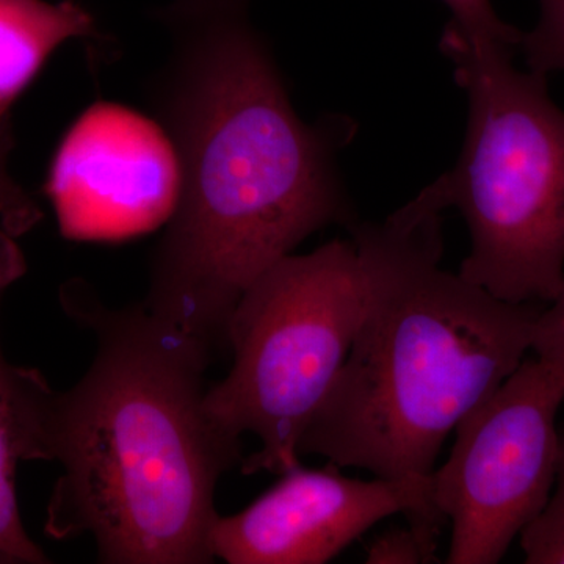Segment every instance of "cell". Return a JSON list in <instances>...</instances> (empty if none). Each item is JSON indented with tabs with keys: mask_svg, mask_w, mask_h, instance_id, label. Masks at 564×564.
Returning a JSON list of instances; mask_svg holds the SVG:
<instances>
[{
	"mask_svg": "<svg viewBox=\"0 0 564 564\" xmlns=\"http://www.w3.org/2000/svg\"><path fill=\"white\" fill-rule=\"evenodd\" d=\"M191 55L173 98L181 193L143 307L214 359L270 267L329 225L358 221L339 173L347 117L300 120L245 0H188Z\"/></svg>",
	"mask_w": 564,
	"mask_h": 564,
	"instance_id": "cell-1",
	"label": "cell"
},
{
	"mask_svg": "<svg viewBox=\"0 0 564 564\" xmlns=\"http://www.w3.org/2000/svg\"><path fill=\"white\" fill-rule=\"evenodd\" d=\"M63 310L90 329L87 373L58 392L52 419V489L44 532L88 534L99 562H214L210 530L223 474L242 466V440L204 410L212 359L163 328L143 304L110 310L85 284L62 291Z\"/></svg>",
	"mask_w": 564,
	"mask_h": 564,
	"instance_id": "cell-2",
	"label": "cell"
},
{
	"mask_svg": "<svg viewBox=\"0 0 564 564\" xmlns=\"http://www.w3.org/2000/svg\"><path fill=\"white\" fill-rule=\"evenodd\" d=\"M361 317L299 444L386 480L429 477L459 421L532 351L541 304L496 299L441 269L443 212L423 193L383 223L355 221Z\"/></svg>",
	"mask_w": 564,
	"mask_h": 564,
	"instance_id": "cell-3",
	"label": "cell"
},
{
	"mask_svg": "<svg viewBox=\"0 0 564 564\" xmlns=\"http://www.w3.org/2000/svg\"><path fill=\"white\" fill-rule=\"evenodd\" d=\"M441 51L469 98L462 154L423 195L462 212L464 280L508 303H551L564 280V111L547 76L513 65L514 47L470 43L447 25Z\"/></svg>",
	"mask_w": 564,
	"mask_h": 564,
	"instance_id": "cell-4",
	"label": "cell"
},
{
	"mask_svg": "<svg viewBox=\"0 0 564 564\" xmlns=\"http://www.w3.org/2000/svg\"><path fill=\"white\" fill-rule=\"evenodd\" d=\"M364 273L355 240L289 254L262 273L234 307V362L204 399L220 432L261 448L242 473L284 474L302 464L299 444L343 369L361 317Z\"/></svg>",
	"mask_w": 564,
	"mask_h": 564,
	"instance_id": "cell-5",
	"label": "cell"
},
{
	"mask_svg": "<svg viewBox=\"0 0 564 564\" xmlns=\"http://www.w3.org/2000/svg\"><path fill=\"white\" fill-rule=\"evenodd\" d=\"M564 384L525 358L464 415L447 462L432 473V496L452 524L445 563L496 564L551 499L558 462L556 415Z\"/></svg>",
	"mask_w": 564,
	"mask_h": 564,
	"instance_id": "cell-6",
	"label": "cell"
},
{
	"mask_svg": "<svg viewBox=\"0 0 564 564\" xmlns=\"http://www.w3.org/2000/svg\"><path fill=\"white\" fill-rule=\"evenodd\" d=\"M399 513L410 524L443 532L447 519L433 502L432 475L366 481L345 477L333 463L322 469L300 464L240 513L218 514L210 552L229 564L328 563L375 524Z\"/></svg>",
	"mask_w": 564,
	"mask_h": 564,
	"instance_id": "cell-7",
	"label": "cell"
},
{
	"mask_svg": "<svg viewBox=\"0 0 564 564\" xmlns=\"http://www.w3.org/2000/svg\"><path fill=\"white\" fill-rule=\"evenodd\" d=\"M47 193L68 239L140 236L176 209L180 155L154 121L118 104H95L66 133Z\"/></svg>",
	"mask_w": 564,
	"mask_h": 564,
	"instance_id": "cell-8",
	"label": "cell"
},
{
	"mask_svg": "<svg viewBox=\"0 0 564 564\" xmlns=\"http://www.w3.org/2000/svg\"><path fill=\"white\" fill-rule=\"evenodd\" d=\"M22 270L20 251L0 232V311L3 293ZM57 393L40 370L11 364L0 340V564L50 563L22 524L14 484L20 463L52 462Z\"/></svg>",
	"mask_w": 564,
	"mask_h": 564,
	"instance_id": "cell-9",
	"label": "cell"
},
{
	"mask_svg": "<svg viewBox=\"0 0 564 564\" xmlns=\"http://www.w3.org/2000/svg\"><path fill=\"white\" fill-rule=\"evenodd\" d=\"M93 32L90 13L77 3L0 0V133L9 131L11 104L52 52Z\"/></svg>",
	"mask_w": 564,
	"mask_h": 564,
	"instance_id": "cell-10",
	"label": "cell"
},
{
	"mask_svg": "<svg viewBox=\"0 0 564 564\" xmlns=\"http://www.w3.org/2000/svg\"><path fill=\"white\" fill-rule=\"evenodd\" d=\"M525 563L564 564V426L560 429L558 462L551 499L521 533Z\"/></svg>",
	"mask_w": 564,
	"mask_h": 564,
	"instance_id": "cell-11",
	"label": "cell"
},
{
	"mask_svg": "<svg viewBox=\"0 0 564 564\" xmlns=\"http://www.w3.org/2000/svg\"><path fill=\"white\" fill-rule=\"evenodd\" d=\"M540 21L522 35L519 50L533 73L549 76L564 70V0H538Z\"/></svg>",
	"mask_w": 564,
	"mask_h": 564,
	"instance_id": "cell-12",
	"label": "cell"
},
{
	"mask_svg": "<svg viewBox=\"0 0 564 564\" xmlns=\"http://www.w3.org/2000/svg\"><path fill=\"white\" fill-rule=\"evenodd\" d=\"M443 532L410 524L381 534L367 551L369 564H430L440 562L437 547Z\"/></svg>",
	"mask_w": 564,
	"mask_h": 564,
	"instance_id": "cell-13",
	"label": "cell"
},
{
	"mask_svg": "<svg viewBox=\"0 0 564 564\" xmlns=\"http://www.w3.org/2000/svg\"><path fill=\"white\" fill-rule=\"evenodd\" d=\"M451 10V28L470 43L503 44L519 50L524 32L500 20L491 0H443Z\"/></svg>",
	"mask_w": 564,
	"mask_h": 564,
	"instance_id": "cell-14",
	"label": "cell"
},
{
	"mask_svg": "<svg viewBox=\"0 0 564 564\" xmlns=\"http://www.w3.org/2000/svg\"><path fill=\"white\" fill-rule=\"evenodd\" d=\"M10 143L9 131L0 133V221L9 236H21L40 220L41 212L10 176Z\"/></svg>",
	"mask_w": 564,
	"mask_h": 564,
	"instance_id": "cell-15",
	"label": "cell"
},
{
	"mask_svg": "<svg viewBox=\"0 0 564 564\" xmlns=\"http://www.w3.org/2000/svg\"><path fill=\"white\" fill-rule=\"evenodd\" d=\"M532 351L564 384V280L555 299L543 307L534 323Z\"/></svg>",
	"mask_w": 564,
	"mask_h": 564,
	"instance_id": "cell-16",
	"label": "cell"
}]
</instances>
